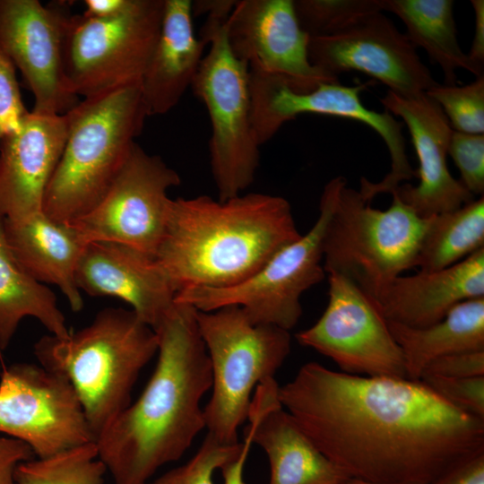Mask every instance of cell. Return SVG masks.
<instances>
[{
    "mask_svg": "<svg viewBox=\"0 0 484 484\" xmlns=\"http://www.w3.org/2000/svg\"><path fill=\"white\" fill-rule=\"evenodd\" d=\"M279 398L350 479L428 484L484 453V420L420 380L350 375L308 362L280 386Z\"/></svg>",
    "mask_w": 484,
    "mask_h": 484,
    "instance_id": "cell-1",
    "label": "cell"
},
{
    "mask_svg": "<svg viewBox=\"0 0 484 484\" xmlns=\"http://www.w3.org/2000/svg\"><path fill=\"white\" fill-rule=\"evenodd\" d=\"M195 314L175 302L154 329L158 360L146 386L95 441L115 484H145L205 428L201 402L212 368Z\"/></svg>",
    "mask_w": 484,
    "mask_h": 484,
    "instance_id": "cell-2",
    "label": "cell"
},
{
    "mask_svg": "<svg viewBox=\"0 0 484 484\" xmlns=\"http://www.w3.org/2000/svg\"><path fill=\"white\" fill-rule=\"evenodd\" d=\"M300 236L281 196L179 197L169 200L154 258L177 294L193 287L221 289L249 278Z\"/></svg>",
    "mask_w": 484,
    "mask_h": 484,
    "instance_id": "cell-3",
    "label": "cell"
},
{
    "mask_svg": "<svg viewBox=\"0 0 484 484\" xmlns=\"http://www.w3.org/2000/svg\"><path fill=\"white\" fill-rule=\"evenodd\" d=\"M157 351L156 332L133 310L113 307L65 338L45 335L34 344L39 365L72 385L95 441L130 404L139 374Z\"/></svg>",
    "mask_w": 484,
    "mask_h": 484,
    "instance_id": "cell-4",
    "label": "cell"
},
{
    "mask_svg": "<svg viewBox=\"0 0 484 484\" xmlns=\"http://www.w3.org/2000/svg\"><path fill=\"white\" fill-rule=\"evenodd\" d=\"M65 115L67 136L42 211L56 222L70 224L95 208L110 189L148 113L137 83L83 98Z\"/></svg>",
    "mask_w": 484,
    "mask_h": 484,
    "instance_id": "cell-5",
    "label": "cell"
},
{
    "mask_svg": "<svg viewBox=\"0 0 484 484\" xmlns=\"http://www.w3.org/2000/svg\"><path fill=\"white\" fill-rule=\"evenodd\" d=\"M392 195L390 207L378 210L359 191L344 185L323 239L325 273L347 278L375 304L394 279L416 267L428 221Z\"/></svg>",
    "mask_w": 484,
    "mask_h": 484,
    "instance_id": "cell-6",
    "label": "cell"
},
{
    "mask_svg": "<svg viewBox=\"0 0 484 484\" xmlns=\"http://www.w3.org/2000/svg\"><path fill=\"white\" fill-rule=\"evenodd\" d=\"M195 315L212 368L205 428L219 442L235 445L256 386L274 377L289 356L290 335L278 326L253 324L236 306L196 310Z\"/></svg>",
    "mask_w": 484,
    "mask_h": 484,
    "instance_id": "cell-7",
    "label": "cell"
},
{
    "mask_svg": "<svg viewBox=\"0 0 484 484\" xmlns=\"http://www.w3.org/2000/svg\"><path fill=\"white\" fill-rule=\"evenodd\" d=\"M228 16L207 15L201 38L208 51L191 85L210 117V165L220 201L249 187L260 160V145L252 125L249 68L229 48Z\"/></svg>",
    "mask_w": 484,
    "mask_h": 484,
    "instance_id": "cell-8",
    "label": "cell"
},
{
    "mask_svg": "<svg viewBox=\"0 0 484 484\" xmlns=\"http://www.w3.org/2000/svg\"><path fill=\"white\" fill-rule=\"evenodd\" d=\"M346 184L344 177L332 178L324 187L319 215L312 228L276 252L249 278L221 289L187 288L176 295L175 302L203 312L236 306L253 324L290 331L302 315V294L325 277L324 235L339 192Z\"/></svg>",
    "mask_w": 484,
    "mask_h": 484,
    "instance_id": "cell-9",
    "label": "cell"
},
{
    "mask_svg": "<svg viewBox=\"0 0 484 484\" xmlns=\"http://www.w3.org/2000/svg\"><path fill=\"white\" fill-rule=\"evenodd\" d=\"M163 10L164 0H132L127 9L109 18L69 15L63 59L71 93L87 98L140 83Z\"/></svg>",
    "mask_w": 484,
    "mask_h": 484,
    "instance_id": "cell-10",
    "label": "cell"
},
{
    "mask_svg": "<svg viewBox=\"0 0 484 484\" xmlns=\"http://www.w3.org/2000/svg\"><path fill=\"white\" fill-rule=\"evenodd\" d=\"M369 83L345 86L339 82L320 84L300 93L292 91L276 76L249 70L252 125L261 146L271 140L288 121L301 114H320L363 123L376 131L385 142L391 157V169L379 182L361 178L360 193L368 201L380 194H392L403 181L415 177L408 160L402 124L385 110L367 108L360 93Z\"/></svg>",
    "mask_w": 484,
    "mask_h": 484,
    "instance_id": "cell-11",
    "label": "cell"
},
{
    "mask_svg": "<svg viewBox=\"0 0 484 484\" xmlns=\"http://www.w3.org/2000/svg\"><path fill=\"white\" fill-rule=\"evenodd\" d=\"M0 433L47 458L95 442L69 381L41 365L14 363L0 376Z\"/></svg>",
    "mask_w": 484,
    "mask_h": 484,
    "instance_id": "cell-12",
    "label": "cell"
},
{
    "mask_svg": "<svg viewBox=\"0 0 484 484\" xmlns=\"http://www.w3.org/2000/svg\"><path fill=\"white\" fill-rule=\"evenodd\" d=\"M328 274V303L320 318L298 332L299 344L333 360L341 372L406 378L401 348L373 300L347 278Z\"/></svg>",
    "mask_w": 484,
    "mask_h": 484,
    "instance_id": "cell-13",
    "label": "cell"
},
{
    "mask_svg": "<svg viewBox=\"0 0 484 484\" xmlns=\"http://www.w3.org/2000/svg\"><path fill=\"white\" fill-rule=\"evenodd\" d=\"M181 179L158 155L137 143L103 199L70 223L85 243L115 242L155 256L163 236L170 198Z\"/></svg>",
    "mask_w": 484,
    "mask_h": 484,
    "instance_id": "cell-14",
    "label": "cell"
},
{
    "mask_svg": "<svg viewBox=\"0 0 484 484\" xmlns=\"http://www.w3.org/2000/svg\"><path fill=\"white\" fill-rule=\"evenodd\" d=\"M308 56L329 77L359 71L404 98L418 97L439 84L416 48L382 12L333 35L310 38Z\"/></svg>",
    "mask_w": 484,
    "mask_h": 484,
    "instance_id": "cell-15",
    "label": "cell"
},
{
    "mask_svg": "<svg viewBox=\"0 0 484 484\" xmlns=\"http://www.w3.org/2000/svg\"><path fill=\"white\" fill-rule=\"evenodd\" d=\"M226 33L232 53L249 70L276 76L296 92L339 82L310 62V37L298 23L293 0L236 1Z\"/></svg>",
    "mask_w": 484,
    "mask_h": 484,
    "instance_id": "cell-16",
    "label": "cell"
},
{
    "mask_svg": "<svg viewBox=\"0 0 484 484\" xmlns=\"http://www.w3.org/2000/svg\"><path fill=\"white\" fill-rule=\"evenodd\" d=\"M68 17L61 4L0 0V53L19 69L32 92L33 112L62 115L79 102L64 71Z\"/></svg>",
    "mask_w": 484,
    "mask_h": 484,
    "instance_id": "cell-17",
    "label": "cell"
},
{
    "mask_svg": "<svg viewBox=\"0 0 484 484\" xmlns=\"http://www.w3.org/2000/svg\"><path fill=\"white\" fill-rule=\"evenodd\" d=\"M380 102L386 111L402 119L419 160L415 171L419 184L400 185L391 194L422 219L456 210L474 200L448 169L446 156L453 129L441 107L426 93L404 98L390 91Z\"/></svg>",
    "mask_w": 484,
    "mask_h": 484,
    "instance_id": "cell-18",
    "label": "cell"
},
{
    "mask_svg": "<svg viewBox=\"0 0 484 484\" xmlns=\"http://www.w3.org/2000/svg\"><path fill=\"white\" fill-rule=\"evenodd\" d=\"M68 130L65 114L30 111L0 143V217L20 219L43 212L46 189Z\"/></svg>",
    "mask_w": 484,
    "mask_h": 484,
    "instance_id": "cell-19",
    "label": "cell"
},
{
    "mask_svg": "<svg viewBox=\"0 0 484 484\" xmlns=\"http://www.w3.org/2000/svg\"><path fill=\"white\" fill-rule=\"evenodd\" d=\"M75 282L90 296L126 302L153 330L174 306L177 294L153 256L115 242L86 244L76 265Z\"/></svg>",
    "mask_w": 484,
    "mask_h": 484,
    "instance_id": "cell-20",
    "label": "cell"
},
{
    "mask_svg": "<svg viewBox=\"0 0 484 484\" xmlns=\"http://www.w3.org/2000/svg\"><path fill=\"white\" fill-rule=\"evenodd\" d=\"M274 377L260 383L252 396L246 420L253 443L265 453L269 484H343L350 478L332 462L282 407Z\"/></svg>",
    "mask_w": 484,
    "mask_h": 484,
    "instance_id": "cell-21",
    "label": "cell"
},
{
    "mask_svg": "<svg viewBox=\"0 0 484 484\" xmlns=\"http://www.w3.org/2000/svg\"><path fill=\"white\" fill-rule=\"evenodd\" d=\"M484 297V248L449 267L394 279L376 303L387 321L426 327L458 304Z\"/></svg>",
    "mask_w": 484,
    "mask_h": 484,
    "instance_id": "cell-22",
    "label": "cell"
},
{
    "mask_svg": "<svg viewBox=\"0 0 484 484\" xmlns=\"http://www.w3.org/2000/svg\"><path fill=\"white\" fill-rule=\"evenodd\" d=\"M193 18L192 1L164 0L160 34L140 81L148 116L170 111L192 85L207 46Z\"/></svg>",
    "mask_w": 484,
    "mask_h": 484,
    "instance_id": "cell-23",
    "label": "cell"
},
{
    "mask_svg": "<svg viewBox=\"0 0 484 484\" xmlns=\"http://www.w3.org/2000/svg\"><path fill=\"white\" fill-rule=\"evenodd\" d=\"M6 243L20 265L41 283L56 285L74 312L83 307L75 269L85 243L69 224L58 223L43 212L3 219Z\"/></svg>",
    "mask_w": 484,
    "mask_h": 484,
    "instance_id": "cell-24",
    "label": "cell"
},
{
    "mask_svg": "<svg viewBox=\"0 0 484 484\" xmlns=\"http://www.w3.org/2000/svg\"><path fill=\"white\" fill-rule=\"evenodd\" d=\"M386 322L402 352L409 379L419 380L426 367L437 358L484 350V297L458 304L443 319L426 327Z\"/></svg>",
    "mask_w": 484,
    "mask_h": 484,
    "instance_id": "cell-25",
    "label": "cell"
},
{
    "mask_svg": "<svg viewBox=\"0 0 484 484\" xmlns=\"http://www.w3.org/2000/svg\"><path fill=\"white\" fill-rule=\"evenodd\" d=\"M382 11L398 16L406 27L405 36L415 47L426 50L438 65L445 85H456V69L483 76L465 54L457 39L452 0H380Z\"/></svg>",
    "mask_w": 484,
    "mask_h": 484,
    "instance_id": "cell-26",
    "label": "cell"
},
{
    "mask_svg": "<svg viewBox=\"0 0 484 484\" xmlns=\"http://www.w3.org/2000/svg\"><path fill=\"white\" fill-rule=\"evenodd\" d=\"M29 316L40 322L52 335L65 338L71 333L56 295L13 255L0 217V351L6 350L22 320Z\"/></svg>",
    "mask_w": 484,
    "mask_h": 484,
    "instance_id": "cell-27",
    "label": "cell"
},
{
    "mask_svg": "<svg viewBox=\"0 0 484 484\" xmlns=\"http://www.w3.org/2000/svg\"><path fill=\"white\" fill-rule=\"evenodd\" d=\"M484 248V197L428 219L416 260L419 271L449 267Z\"/></svg>",
    "mask_w": 484,
    "mask_h": 484,
    "instance_id": "cell-28",
    "label": "cell"
},
{
    "mask_svg": "<svg viewBox=\"0 0 484 484\" xmlns=\"http://www.w3.org/2000/svg\"><path fill=\"white\" fill-rule=\"evenodd\" d=\"M107 468L95 442L18 465L17 484H103Z\"/></svg>",
    "mask_w": 484,
    "mask_h": 484,
    "instance_id": "cell-29",
    "label": "cell"
},
{
    "mask_svg": "<svg viewBox=\"0 0 484 484\" xmlns=\"http://www.w3.org/2000/svg\"><path fill=\"white\" fill-rule=\"evenodd\" d=\"M293 4L298 23L310 38L333 35L382 12L380 0H293Z\"/></svg>",
    "mask_w": 484,
    "mask_h": 484,
    "instance_id": "cell-30",
    "label": "cell"
},
{
    "mask_svg": "<svg viewBox=\"0 0 484 484\" xmlns=\"http://www.w3.org/2000/svg\"><path fill=\"white\" fill-rule=\"evenodd\" d=\"M426 94L441 107L454 131L483 134L484 75L464 86L438 84Z\"/></svg>",
    "mask_w": 484,
    "mask_h": 484,
    "instance_id": "cell-31",
    "label": "cell"
},
{
    "mask_svg": "<svg viewBox=\"0 0 484 484\" xmlns=\"http://www.w3.org/2000/svg\"><path fill=\"white\" fill-rule=\"evenodd\" d=\"M241 443L226 445L206 435L194 455L145 484H214L213 475L239 453Z\"/></svg>",
    "mask_w": 484,
    "mask_h": 484,
    "instance_id": "cell-32",
    "label": "cell"
},
{
    "mask_svg": "<svg viewBox=\"0 0 484 484\" xmlns=\"http://www.w3.org/2000/svg\"><path fill=\"white\" fill-rule=\"evenodd\" d=\"M447 154L461 175L460 182L474 196L484 193V134L452 132Z\"/></svg>",
    "mask_w": 484,
    "mask_h": 484,
    "instance_id": "cell-33",
    "label": "cell"
},
{
    "mask_svg": "<svg viewBox=\"0 0 484 484\" xmlns=\"http://www.w3.org/2000/svg\"><path fill=\"white\" fill-rule=\"evenodd\" d=\"M419 380L454 408L484 420V376L454 378L425 374Z\"/></svg>",
    "mask_w": 484,
    "mask_h": 484,
    "instance_id": "cell-34",
    "label": "cell"
},
{
    "mask_svg": "<svg viewBox=\"0 0 484 484\" xmlns=\"http://www.w3.org/2000/svg\"><path fill=\"white\" fill-rule=\"evenodd\" d=\"M29 112L22 99L15 67L0 53V143Z\"/></svg>",
    "mask_w": 484,
    "mask_h": 484,
    "instance_id": "cell-35",
    "label": "cell"
},
{
    "mask_svg": "<svg viewBox=\"0 0 484 484\" xmlns=\"http://www.w3.org/2000/svg\"><path fill=\"white\" fill-rule=\"evenodd\" d=\"M462 378L484 376V350L461 352L432 360L423 375Z\"/></svg>",
    "mask_w": 484,
    "mask_h": 484,
    "instance_id": "cell-36",
    "label": "cell"
},
{
    "mask_svg": "<svg viewBox=\"0 0 484 484\" xmlns=\"http://www.w3.org/2000/svg\"><path fill=\"white\" fill-rule=\"evenodd\" d=\"M31 448L25 443L0 436V484H17L15 471L19 464L33 459Z\"/></svg>",
    "mask_w": 484,
    "mask_h": 484,
    "instance_id": "cell-37",
    "label": "cell"
},
{
    "mask_svg": "<svg viewBox=\"0 0 484 484\" xmlns=\"http://www.w3.org/2000/svg\"><path fill=\"white\" fill-rule=\"evenodd\" d=\"M428 484H484V453L467 460Z\"/></svg>",
    "mask_w": 484,
    "mask_h": 484,
    "instance_id": "cell-38",
    "label": "cell"
},
{
    "mask_svg": "<svg viewBox=\"0 0 484 484\" xmlns=\"http://www.w3.org/2000/svg\"><path fill=\"white\" fill-rule=\"evenodd\" d=\"M253 445V426L248 422L238 454L220 469L223 484H246L244 471Z\"/></svg>",
    "mask_w": 484,
    "mask_h": 484,
    "instance_id": "cell-39",
    "label": "cell"
},
{
    "mask_svg": "<svg viewBox=\"0 0 484 484\" xmlns=\"http://www.w3.org/2000/svg\"><path fill=\"white\" fill-rule=\"evenodd\" d=\"M475 16V28L472 44L468 56L470 60L484 72V1L471 0Z\"/></svg>",
    "mask_w": 484,
    "mask_h": 484,
    "instance_id": "cell-40",
    "label": "cell"
},
{
    "mask_svg": "<svg viewBox=\"0 0 484 484\" xmlns=\"http://www.w3.org/2000/svg\"><path fill=\"white\" fill-rule=\"evenodd\" d=\"M132 0H85L82 16L90 19H104L116 16L125 9Z\"/></svg>",
    "mask_w": 484,
    "mask_h": 484,
    "instance_id": "cell-41",
    "label": "cell"
},
{
    "mask_svg": "<svg viewBox=\"0 0 484 484\" xmlns=\"http://www.w3.org/2000/svg\"><path fill=\"white\" fill-rule=\"evenodd\" d=\"M236 1L234 0H199L192 2L194 17L198 14L230 12Z\"/></svg>",
    "mask_w": 484,
    "mask_h": 484,
    "instance_id": "cell-42",
    "label": "cell"
},
{
    "mask_svg": "<svg viewBox=\"0 0 484 484\" xmlns=\"http://www.w3.org/2000/svg\"><path fill=\"white\" fill-rule=\"evenodd\" d=\"M343 484H381V483H374V482L360 480L357 479H349ZM396 484H413V483H396Z\"/></svg>",
    "mask_w": 484,
    "mask_h": 484,
    "instance_id": "cell-43",
    "label": "cell"
}]
</instances>
